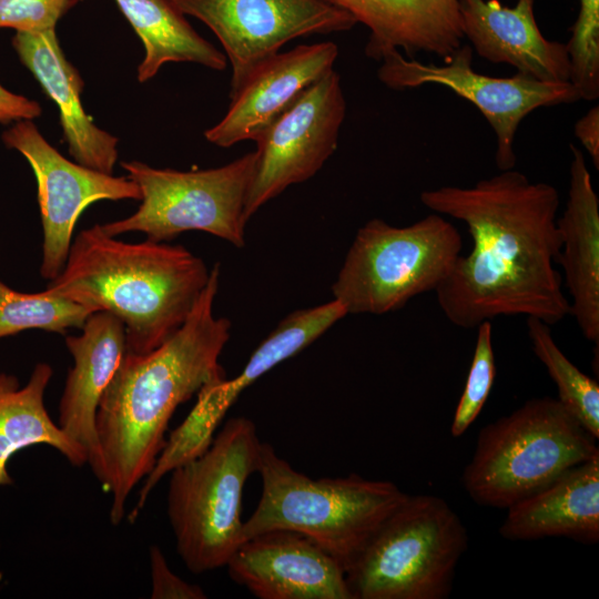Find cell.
Wrapping results in <instances>:
<instances>
[{"instance_id": "2", "label": "cell", "mask_w": 599, "mask_h": 599, "mask_svg": "<svg viewBox=\"0 0 599 599\" xmlns=\"http://www.w3.org/2000/svg\"><path fill=\"white\" fill-rule=\"evenodd\" d=\"M220 268L219 263L211 268L207 285L174 335L148 354L125 353L101 398L99 480L111 495L113 525L121 522L129 495L151 471L176 408L206 384L225 378L219 358L231 322L213 313Z\"/></svg>"}, {"instance_id": "15", "label": "cell", "mask_w": 599, "mask_h": 599, "mask_svg": "<svg viewBox=\"0 0 599 599\" xmlns=\"http://www.w3.org/2000/svg\"><path fill=\"white\" fill-rule=\"evenodd\" d=\"M346 315L345 307L333 298L284 317L256 347L236 377L213 382L200 389L195 405L172 432L174 445L186 455L204 453L222 419L246 387L312 344Z\"/></svg>"}, {"instance_id": "16", "label": "cell", "mask_w": 599, "mask_h": 599, "mask_svg": "<svg viewBox=\"0 0 599 599\" xmlns=\"http://www.w3.org/2000/svg\"><path fill=\"white\" fill-rule=\"evenodd\" d=\"M338 55L334 42L301 44L260 63L230 95L222 120L204 132L217 146L255 141L314 82L333 69Z\"/></svg>"}, {"instance_id": "14", "label": "cell", "mask_w": 599, "mask_h": 599, "mask_svg": "<svg viewBox=\"0 0 599 599\" xmlns=\"http://www.w3.org/2000/svg\"><path fill=\"white\" fill-rule=\"evenodd\" d=\"M225 567L260 599H353L343 567L294 531L271 530L246 539Z\"/></svg>"}, {"instance_id": "30", "label": "cell", "mask_w": 599, "mask_h": 599, "mask_svg": "<svg viewBox=\"0 0 599 599\" xmlns=\"http://www.w3.org/2000/svg\"><path fill=\"white\" fill-rule=\"evenodd\" d=\"M151 570L152 599H205L204 590L175 575L158 546H151L149 551Z\"/></svg>"}, {"instance_id": "32", "label": "cell", "mask_w": 599, "mask_h": 599, "mask_svg": "<svg viewBox=\"0 0 599 599\" xmlns=\"http://www.w3.org/2000/svg\"><path fill=\"white\" fill-rule=\"evenodd\" d=\"M575 134L587 150L596 169L599 167V108L595 105L575 125Z\"/></svg>"}, {"instance_id": "9", "label": "cell", "mask_w": 599, "mask_h": 599, "mask_svg": "<svg viewBox=\"0 0 599 599\" xmlns=\"http://www.w3.org/2000/svg\"><path fill=\"white\" fill-rule=\"evenodd\" d=\"M255 161V152H250L223 166L187 172L122 162L126 176L141 191V204L132 215L100 224L101 229L115 237L141 232L155 242L203 231L243 247L244 207Z\"/></svg>"}, {"instance_id": "5", "label": "cell", "mask_w": 599, "mask_h": 599, "mask_svg": "<svg viewBox=\"0 0 599 599\" xmlns=\"http://www.w3.org/2000/svg\"><path fill=\"white\" fill-rule=\"evenodd\" d=\"M261 448L255 424L233 417L202 455L170 473L167 517L191 572L225 567L242 544V495Z\"/></svg>"}, {"instance_id": "19", "label": "cell", "mask_w": 599, "mask_h": 599, "mask_svg": "<svg viewBox=\"0 0 599 599\" xmlns=\"http://www.w3.org/2000/svg\"><path fill=\"white\" fill-rule=\"evenodd\" d=\"M12 45L21 63L33 74L59 110L68 149L77 163L113 174L118 160V138L100 129L81 103L84 82L65 58L55 29L16 32Z\"/></svg>"}, {"instance_id": "25", "label": "cell", "mask_w": 599, "mask_h": 599, "mask_svg": "<svg viewBox=\"0 0 599 599\" xmlns=\"http://www.w3.org/2000/svg\"><path fill=\"white\" fill-rule=\"evenodd\" d=\"M534 354L545 365L557 386L558 400L597 439L599 437V385L573 365L556 344L550 325L527 317Z\"/></svg>"}, {"instance_id": "31", "label": "cell", "mask_w": 599, "mask_h": 599, "mask_svg": "<svg viewBox=\"0 0 599 599\" xmlns=\"http://www.w3.org/2000/svg\"><path fill=\"white\" fill-rule=\"evenodd\" d=\"M42 113L41 105L24 95L11 92L0 84V123L34 120Z\"/></svg>"}, {"instance_id": "11", "label": "cell", "mask_w": 599, "mask_h": 599, "mask_svg": "<svg viewBox=\"0 0 599 599\" xmlns=\"http://www.w3.org/2000/svg\"><path fill=\"white\" fill-rule=\"evenodd\" d=\"M345 114L341 78L332 69L257 136L244 207L247 222L270 200L321 170L337 148Z\"/></svg>"}, {"instance_id": "7", "label": "cell", "mask_w": 599, "mask_h": 599, "mask_svg": "<svg viewBox=\"0 0 599 599\" xmlns=\"http://www.w3.org/2000/svg\"><path fill=\"white\" fill-rule=\"evenodd\" d=\"M468 537L441 498H407L345 571L353 599H445Z\"/></svg>"}, {"instance_id": "4", "label": "cell", "mask_w": 599, "mask_h": 599, "mask_svg": "<svg viewBox=\"0 0 599 599\" xmlns=\"http://www.w3.org/2000/svg\"><path fill=\"white\" fill-rule=\"evenodd\" d=\"M258 504L243 522L242 542L271 530L301 534L346 571L385 519L407 498L387 480L356 474L312 478L262 443Z\"/></svg>"}, {"instance_id": "18", "label": "cell", "mask_w": 599, "mask_h": 599, "mask_svg": "<svg viewBox=\"0 0 599 599\" xmlns=\"http://www.w3.org/2000/svg\"><path fill=\"white\" fill-rule=\"evenodd\" d=\"M534 4L535 0H517L509 8L499 0H458L464 37L490 62L507 63L540 81L568 82L571 64L566 43L542 35Z\"/></svg>"}, {"instance_id": "26", "label": "cell", "mask_w": 599, "mask_h": 599, "mask_svg": "<svg viewBox=\"0 0 599 599\" xmlns=\"http://www.w3.org/2000/svg\"><path fill=\"white\" fill-rule=\"evenodd\" d=\"M97 311L47 290L23 293L0 280V338L27 329H43L65 335L69 328H81Z\"/></svg>"}, {"instance_id": "21", "label": "cell", "mask_w": 599, "mask_h": 599, "mask_svg": "<svg viewBox=\"0 0 599 599\" xmlns=\"http://www.w3.org/2000/svg\"><path fill=\"white\" fill-rule=\"evenodd\" d=\"M365 24L370 35L367 57L383 60L405 50L435 53L446 59L465 38L458 0H328Z\"/></svg>"}, {"instance_id": "29", "label": "cell", "mask_w": 599, "mask_h": 599, "mask_svg": "<svg viewBox=\"0 0 599 599\" xmlns=\"http://www.w3.org/2000/svg\"><path fill=\"white\" fill-rule=\"evenodd\" d=\"M74 0H0V28L16 32H42L57 22Z\"/></svg>"}, {"instance_id": "20", "label": "cell", "mask_w": 599, "mask_h": 599, "mask_svg": "<svg viewBox=\"0 0 599 599\" xmlns=\"http://www.w3.org/2000/svg\"><path fill=\"white\" fill-rule=\"evenodd\" d=\"M569 191L557 217L561 237L558 262L571 297L572 315L582 335L599 344V199L583 153L570 144Z\"/></svg>"}, {"instance_id": "3", "label": "cell", "mask_w": 599, "mask_h": 599, "mask_svg": "<svg viewBox=\"0 0 599 599\" xmlns=\"http://www.w3.org/2000/svg\"><path fill=\"white\" fill-rule=\"evenodd\" d=\"M210 273L183 245L128 243L94 224L72 241L63 270L45 290L113 314L125 328V353L144 355L185 323Z\"/></svg>"}, {"instance_id": "28", "label": "cell", "mask_w": 599, "mask_h": 599, "mask_svg": "<svg viewBox=\"0 0 599 599\" xmlns=\"http://www.w3.org/2000/svg\"><path fill=\"white\" fill-rule=\"evenodd\" d=\"M476 328L477 337L471 365L450 427L454 437L461 436L477 418L489 396L496 376L491 322L484 321Z\"/></svg>"}, {"instance_id": "6", "label": "cell", "mask_w": 599, "mask_h": 599, "mask_svg": "<svg viewBox=\"0 0 599 599\" xmlns=\"http://www.w3.org/2000/svg\"><path fill=\"white\" fill-rule=\"evenodd\" d=\"M597 454V438L558 398H530L481 428L461 481L477 504L507 509Z\"/></svg>"}, {"instance_id": "10", "label": "cell", "mask_w": 599, "mask_h": 599, "mask_svg": "<svg viewBox=\"0 0 599 599\" xmlns=\"http://www.w3.org/2000/svg\"><path fill=\"white\" fill-rule=\"evenodd\" d=\"M382 61L378 78L389 88L439 84L475 104L495 132V161L500 171L515 167V135L524 118L541 106L580 100L570 81L546 82L518 72L509 78L478 73L473 68V48L468 44H461L439 65L405 59L399 51L388 53Z\"/></svg>"}, {"instance_id": "23", "label": "cell", "mask_w": 599, "mask_h": 599, "mask_svg": "<svg viewBox=\"0 0 599 599\" xmlns=\"http://www.w3.org/2000/svg\"><path fill=\"white\" fill-rule=\"evenodd\" d=\"M52 375L48 363H38L27 384L20 387L14 375L0 373V486L12 485L8 463L30 446H50L73 466L88 464L85 450L47 412L44 393Z\"/></svg>"}, {"instance_id": "1", "label": "cell", "mask_w": 599, "mask_h": 599, "mask_svg": "<svg viewBox=\"0 0 599 599\" xmlns=\"http://www.w3.org/2000/svg\"><path fill=\"white\" fill-rule=\"evenodd\" d=\"M432 211L463 221L473 240L435 291L447 319L476 328L499 316L536 317L552 326L570 315L562 276L555 267L561 237L559 193L514 169L470 187L420 193Z\"/></svg>"}, {"instance_id": "22", "label": "cell", "mask_w": 599, "mask_h": 599, "mask_svg": "<svg viewBox=\"0 0 599 599\" xmlns=\"http://www.w3.org/2000/svg\"><path fill=\"white\" fill-rule=\"evenodd\" d=\"M500 535L510 540H599V454L507 508Z\"/></svg>"}, {"instance_id": "12", "label": "cell", "mask_w": 599, "mask_h": 599, "mask_svg": "<svg viewBox=\"0 0 599 599\" xmlns=\"http://www.w3.org/2000/svg\"><path fill=\"white\" fill-rule=\"evenodd\" d=\"M220 40L232 67L230 95L263 61L304 35L351 30L357 21L328 0H173Z\"/></svg>"}, {"instance_id": "17", "label": "cell", "mask_w": 599, "mask_h": 599, "mask_svg": "<svg viewBox=\"0 0 599 599\" xmlns=\"http://www.w3.org/2000/svg\"><path fill=\"white\" fill-rule=\"evenodd\" d=\"M81 334L65 336L73 365L59 403L60 428L87 453L88 465L99 479L101 456L97 413L101 398L126 352L125 328L113 314H91Z\"/></svg>"}, {"instance_id": "24", "label": "cell", "mask_w": 599, "mask_h": 599, "mask_svg": "<svg viewBox=\"0 0 599 599\" xmlns=\"http://www.w3.org/2000/svg\"><path fill=\"white\" fill-rule=\"evenodd\" d=\"M144 47L138 80L152 79L167 62H193L214 70L226 57L202 38L173 0H114Z\"/></svg>"}, {"instance_id": "27", "label": "cell", "mask_w": 599, "mask_h": 599, "mask_svg": "<svg viewBox=\"0 0 599 599\" xmlns=\"http://www.w3.org/2000/svg\"><path fill=\"white\" fill-rule=\"evenodd\" d=\"M580 9L566 43L570 64V82L580 99L596 100L599 95V0H579Z\"/></svg>"}, {"instance_id": "13", "label": "cell", "mask_w": 599, "mask_h": 599, "mask_svg": "<svg viewBox=\"0 0 599 599\" xmlns=\"http://www.w3.org/2000/svg\"><path fill=\"white\" fill-rule=\"evenodd\" d=\"M2 142L26 158L37 180L43 229L40 274L45 280L55 278L63 270L75 224L89 205L142 199L139 186L126 175L114 176L64 158L32 120L14 122L2 133Z\"/></svg>"}, {"instance_id": "8", "label": "cell", "mask_w": 599, "mask_h": 599, "mask_svg": "<svg viewBox=\"0 0 599 599\" xmlns=\"http://www.w3.org/2000/svg\"><path fill=\"white\" fill-rule=\"evenodd\" d=\"M463 238L438 213L397 227L372 219L356 233L332 285L347 314L380 315L436 291L460 255Z\"/></svg>"}]
</instances>
